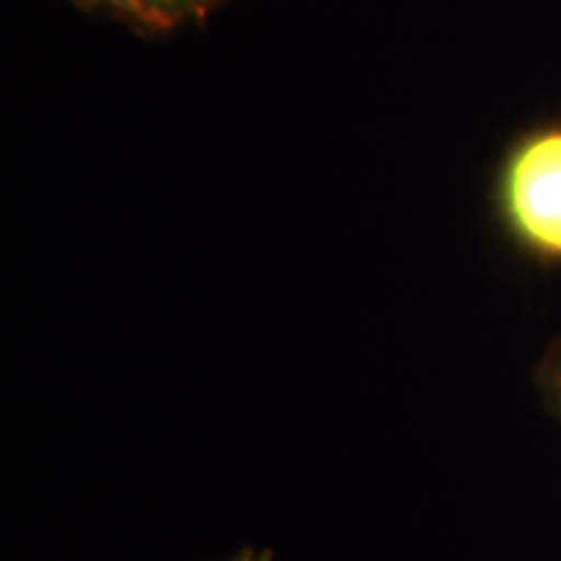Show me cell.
<instances>
[{"instance_id": "obj_3", "label": "cell", "mask_w": 561, "mask_h": 561, "mask_svg": "<svg viewBox=\"0 0 561 561\" xmlns=\"http://www.w3.org/2000/svg\"><path fill=\"white\" fill-rule=\"evenodd\" d=\"M536 385L541 392L546 409L561 424V335L551 343L546 356L536 369Z\"/></svg>"}, {"instance_id": "obj_1", "label": "cell", "mask_w": 561, "mask_h": 561, "mask_svg": "<svg viewBox=\"0 0 561 561\" xmlns=\"http://www.w3.org/2000/svg\"><path fill=\"white\" fill-rule=\"evenodd\" d=\"M500 210L510 237L543 263H561V125L525 136L504 161Z\"/></svg>"}, {"instance_id": "obj_2", "label": "cell", "mask_w": 561, "mask_h": 561, "mask_svg": "<svg viewBox=\"0 0 561 561\" xmlns=\"http://www.w3.org/2000/svg\"><path fill=\"white\" fill-rule=\"evenodd\" d=\"M110 3L130 13V16L161 26L174 24V21L191 16V13H198L208 0H110Z\"/></svg>"}]
</instances>
